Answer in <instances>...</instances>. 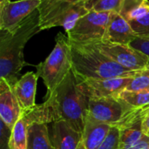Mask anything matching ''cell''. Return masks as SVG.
<instances>
[{
    "label": "cell",
    "mask_w": 149,
    "mask_h": 149,
    "mask_svg": "<svg viewBox=\"0 0 149 149\" xmlns=\"http://www.w3.org/2000/svg\"><path fill=\"white\" fill-rule=\"evenodd\" d=\"M40 31L38 8L13 30H0V79L11 86L19 79L24 66L29 65L24 58L25 45Z\"/></svg>",
    "instance_id": "6da1fadb"
},
{
    "label": "cell",
    "mask_w": 149,
    "mask_h": 149,
    "mask_svg": "<svg viewBox=\"0 0 149 149\" xmlns=\"http://www.w3.org/2000/svg\"><path fill=\"white\" fill-rule=\"evenodd\" d=\"M70 41L72 72L81 79L134 77L141 70H128L110 59L92 44Z\"/></svg>",
    "instance_id": "7a4b0ae2"
},
{
    "label": "cell",
    "mask_w": 149,
    "mask_h": 149,
    "mask_svg": "<svg viewBox=\"0 0 149 149\" xmlns=\"http://www.w3.org/2000/svg\"><path fill=\"white\" fill-rule=\"evenodd\" d=\"M46 100L52 105L58 120H63L75 130L83 134L89 99L78 88V80L72 72Z\"/></svg>",
    "instance_id": "3957f363"
},
{
    "label": "cell",
    "mask_w": 149,
    "mask_h": 149,
    "mask_svg": "<svg viewBox=\"0 0 149 149\" xmlns=\"http://www.w3.org/2000/svg\"><path fill=\"white\" fill-rule=\"evenodd\" d=\"M56 44L45 61L36 65L37 73L47 88V94L52 93L72 72L70 41L67 36L59 32Z\"/></svg>",
    "instance_id": "277c9868"
},
{
    "label": "cell",
    "mask_w": 149,
    "mask_h": 149,
    "mask_svg": "<svg viewBox=\"0 0 149 149\" xmlns=\"http://www.w3.org/2000/svg\"><path fill=\"white\" fill-rule=\"evenodd\" d=\"M38 10L41 31L61 26L68 32L89 9L86 3L73 0H41Z\"/></svg>",
    "instance_id": "5b68a950"
},
{
    "label": "cell",
    "mask_w": 149,
    "mask_h": 149,
    "mask_svg": "<svg viewBox=\"0 0 149 149\" xmlns=\"http://www.w3.org/2000/svg\"><path fill=\"white\" fill-rule=\"evenodd\" d=\"M113 12L89 10L80 17L67 33L69 40L80 44H93L104 40Z\"/></svg>",
    "instance_id": "8992f818"
},
{
    "label": "cell",
    "mask_w": 149,
    "mask_h": 149,
    "mask_svg": "<svg viewBox=\"0 0 149 149\" xmlns=\"http://www.w3.org/2000/svg\"><path fill=\"white\" fill-rule=\"evenodd\" d=\"M103 54L128 70H141L149 66V58L131 45L101 40L92 44Z\"/></svg>",
    "instance_id": "52a82bcc"
},
{
    "label": "cell",
    "mask_w": 149,
    "mask_h": 149,
    "mask_svg": "<svg viewBox=\"0 0 149 149\" xmlns=\"http://www.w3.org/2000/svg\"><path fill=\"white\" fill-rule=\"evenodd\" d=\"M148 113L149 105L130 108L114 125L120 130L118 149H132L142 138V122Z\"/></svg>",
    "instance_id": "ba28073f"
},
{
    "label": "cell",
    "mask_w": 149,
    "mask_h": 149,
    "mask_svg": "<svg viewBox=\"0 0 149 149\" xmlns=\"http://www.w3.org/2000/svg\"><path fill=\"white\" fill-rule=\"evenodd\" d=\"M41 0L0 1V30L11 31L35 11Z\"/></svg>",
    "instance_id": "9c48e42d"
},
{
    "label": "cell",
    "mask_w": 149,
    "mask_h": 149,
    "mask_svg": "<svg viewBox=\"0 0 149 149\" xmlns=\"http://www.w3.org/2000/svg\"><path fill=\"white\" fill-rule=\"evenodd\" d=\"M78 88L88 99L114 96L123 91L133 77H117L109 79H81L78 77Z\"/></svg>",
    "instance_id": "30bf717a"
},
{
    "label": "cell",
    "mask_w": 149,
    "mask_h": 149,
    "mask_svg": "<svg viewBox=\"0 0 149 149\" xmlns=\"http://www.w3.org/2000/svg\"><path fill=\"white\" fill-rule=\"evenodd\" d=\"M130 108L114 96H107L89 99L86 113L101 123L114 126Z\"/></svg>",
    "instance_id": "8fae6325"
},
{
    "label": "cell",
    "mask_w": 149,
    "mask_h": 149,
    "mask_svg": "<svg viewBox=\"0 0 149 149\" xmlns=\"http://www.w3.org/2000/svg\"><path fill=\"white\" fill-rule=\"evenodd\" d=\"M22 113L13 87L5 79H0V120L12 130Z\"/></svg>",
    "instance_id": "7c38bea8"
},
{
    "label": "cell",
    "mask_w": 149,
    "mask_h": 149,
    "mask_svg": "<svg viewBox=\"0 0 149 149\" xmlns=\"http://www.w3.org/2000/svg\"><path fill=\"white\" fill-rule=\"evenodd\" d=\"M38 78L37 72H28L21 76L12 86L22 112L28 111L36 106L35 98Z\"/></svg>",
    "instance_id": "4fadbf2b"
},
{
    "label": "cell",
    "mask_w": 149,
    "mask_h": 149,
    "mask_svg": "<svg viewBox=\"0 0 149 149\" xmlns=\"http://www.w3.org/2000/svg\"><path fill=\"white\" fill-rule=\"evenodd\" d=\"M138 35L139 34L134 31L130 23L120 13L113 12L104 40L118 44L131 45Z\"/></svg>",
    "instance_id": "5bb4252c"
},
{
    "label": "cell",
    "mask_w": 149,
    "mask_h": 149,
    "mask_svg": "<svg viewBox=\"0 0 149 149\" xmlns=\"http://www.w3.org/2000/svg\"><path fill=\"white\" fill-rule=\"evenodd\" d=\"M82 135L63 120L52 123L51 139L55 149H77L82 140Z\"/></svg>",
    "instance_id": "9a60e30c"
},
{
    "label": "cell",
    "mask_w": 149,
    "mask_h": 149,
    "mask_svg": "<svg viewBox=\"0 0 149 149\" xmlns=\"http://www.w3.org/2000/svg\"><path fill=\"white\" fill-rule=\"evenodd\" d=\"M27 149H55L49 134L47 124H32L28 130Z\"/></svg>",
    "instance_id": "2e32d148"
},
{
    "label": "cell",
    "mask_w": 149,
    "mask_h": 149,
    "mask_svg": "<svg viewBox=\"0 0 149 149\" xmlns=\"http://www.w3.org/2000/svg\"><path fill=\"white\" fill-rule=\"evenodd\" d=\"M148 12L149 0H126L119 13L130 23Z\"/></svg>",
    "instance_id": "e0dca14e"
},
{
    "label": "cell",
    "mask_w": 149,
    "mask_h": 149,
    "mask_svg": "<svg viewBox=\"0 0 149 149\" xmlns=\"http://www.w3.org/2000/svg\"><path fill=\"white\" fill-rule=\"evenodd\" d=\"M30 127L24 116L21 114L11 130L9 142L10 149H27V135Z\"/></svg>",
    "instance_id": "ac0fdd59"
},
{
    "label": "cell",
    "mask_w": 149,
    "mask_h": 149,
    "mask_svg": "<svg viewBox=\"0 0 149 149\" xmlns=\"http://www.w3.org/2000/svg\"><path fill=\"white\" fill-rule=\"evenodd\" d=\"M114 97L131 108L149 105V90L142 92H129L123 90L114 95Z\"/></svg>",
    "instance_id": "d6986e66"
},
{
    "label": "cell",
    "mask_w": 149,
    "mask_h": 149,
    "mask_svg": "<svg viewBox=\"0 0 149 149\" xmlns=\"http://www.w3.org/2000/svg\"><path fill=\"white\" fill-rule=\"evenodd\" d=\"M126 0H91L86 3L89 10L119 13Z\"/></svg>",
    "instance_id": "ffe728a7"
},
{
    "label": "cell",
    "mask_w": 149,
    "mask_h": 149,
    "mask_svg": "<svg viewBox=\"0 0 149 149\" xmlns=\"http://www.w3.org/2000/svg\"><path fill=\"white\" fill-rule=\"evenodd\" d=\"M124 90L129 92H142L149 90V66L143 69L136 76L133 77Z\"/></svg>",
    "instance_id": "44dd1931"
},
{
    "label": "cell",
    "mask_w": 149,
    "mask_h": 149,
    "mask_svg": "<svg viewBox=\"0 0 149 149\" xmlns=\"http://www.w3.org/2000/svg\"><path fill=\"white\" fill-rule=\"evenodd\" d=\"M120 142V130L117 127L112 126L107 135L98 149H118Z\"/></svg>",
    "instance_id": "7402d4cb"
},
{
    "label": "cell",
    "mask_w": 149,
    "mask_h": 149,
    "mask_svg": "<svg viewBox=\"0 0 149 149\" xmlns=\"http://www.w3.org/2000/svg\"><path fill=\"white\" fill-rule=\"evenodd\" d=\"M131 45L138 51L146 54L149 58V33L139 34L137 38L131 43Z\"/></svg>",
    "instance_id": "603a6c76"
},
{
    "label": "cell",
    "mask_w": 149,
    "mask_h": 149,
    "mask_svg": "<svg viewBox=\"0 0 149 149\" xmlns=\"http://www.w3.org/2000/svg\"><path fill=\"white\" fill-rule=\"evenodd\" d=\"M132 28L138 34H148L149 33V12L142 17L130 22Z\"/></svg>",
    "instance_id": "cb8c5ba5"
},
{
    "label": "cell",
    "mask_w": 149,
    "mask_h": 149,
    "mask_svg": "<svg viewBox=\"0 0 149 149\" xmlns=\"http://www.w3.org/2000/svg\"><path fill=\"white\" fill-rule=\"evenodd\" d=\"M0 149H10L9 142L11 135V129L0 120Z\"/></svg>",
    "instance_id": "d4e9b609"
},
{
    "label": "cell",
    "mask_w": 149,
    "mask_h": 149,
    "mask_svg": "<svg viewBox=\"0 0 149 149\" xmlns=\"http://www.w3.org/2000/svg\"><path fill=\"white\" fill-rule=\"evenodd\" d=\"M142 133L149 137V113L146 115L142 122Z\"/></svg>",
    "instance_id": "484cf974"
},
{
    "label": "cell",
    "mask_w": 149,
    "mask_h": 149,
    "mask_svg": "<svg viewBox=\"0 0 149 149\" xmlns=\"http://www.w3.org/2000/svg\"><path fill=\"white\" fill-rule=\"evenodd\" d=\"M73 1H75V2H82V3H87V2H89V1H91V0H73Z\"/></svg>",
    "instance_id": "4316f807"
},
{
    "label": "cell",
    "mask_w": 149,
    "mask_h": 149,
    "mask_svg": "<svg viewBox=\"0 0 149 149\" xmlns=\"http://www.w3.org/2000/svg\"><path fill=\"white\" fill-rule=\"evenodd\" d=\"M139 149H149V147H146V148H139Z\"/></svg>",
    "instance_id": "83f0119b"
},
{
    "label": "cell",
    "mask_w": 149,
    "mask_h": 149,
    "mask_svg": "<svg viewBox=\"0 0 149 149\" xmlns=\"http://www.w3.org/2000/svg\"><path fill=\"white\" fill-rule=\"evenodd\" d=\"M0 1H2V0H0Z\"/></svg>",
    "instance_id": "f1b7e54d"
}]
</instances>
